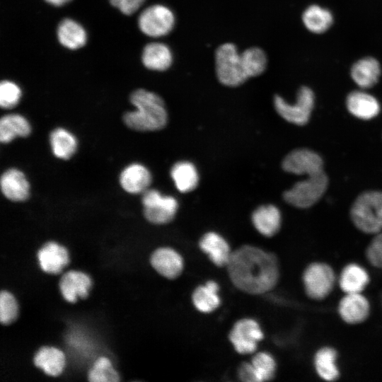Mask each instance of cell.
Segmentation results:
<instances>
[{
	"label": "cell",
	"instance_id": "cell-1",
	"mask_svg": "<svg viewBox=\"0 0 382 382\" xmlns=\"http://www.w3.org/2000/svg\"><path fill=\"white\" fill-rule=\"evenodd\" d=\"M226 267L233 285L250 294L270 291L279 278L275 255L253 245H243L233 251Z\"/></svg>",
	"mask_w": 382,
	"mask_h": 382
},
{
	"label": "cell",
	"instance_id": "cell-2",
	"mask_svg": "<svg viewBox=\"0 0 382 382\" xmlns=\"http://www.w3.org/2000/svg\"><path fill=\"white\" fill-rule=\"evenodd\" d=\"M130 101L136 108L123 116L125 125L139 132L157 131L163 129L168 122L165 103L157 94L137 89L130 96Z\"/></svg>",
	"mask_w": 382,
	"mask_h": 382
},
{
	"label": "cell",
	"instance_id": "cell-3",
	"mask_svg": "<svg viewBox=\"0 0 382 382\" xmlns=\"http://www.w3.org/2000/svg\"><path fill=\"white\" fill-rule=\"evenodd\" d=\"M355 227L366 234L382 231V191L371 190L360 194L350 210Z\"/></svg>",
	"mask_w": 382,
	"mask_h": 382
},
{
	"label": "cell",
	"instance_id": "cell-4",
	"mask_svg": "<svg viewBox=\"0 0 382 382\" xmlns=\"http://www.w3.org/2000/svg\"><path fill=\"white\" fill-rule=\"evenodd\" d=\"M301 280L308 298L320 301L331 294L337 284V276L330 264L313 261L303 270Z\"/></svg>",
	"mask_w": 382,
	"mask_h": 382
},
{
	"label": "cell",
	"instance_id": "cell-5",
	"mask_svg": "<svg viewBox=\"0 0 382 382\" xmlns=\"http://www.w3.org/2000/svg\"><path fill=\"white\" fill-rule=\"evenodd\" d=\"M328 185V178L324 171L308 176L306 180L296 183L285 191L284 200L300 209L314 205L324 195Z\"/></svg>",
	"mask_w": 382,
	"mask_h": 382
},
{
	"label": "cell",
	"instance_id": "cell-6",
	"mask_svg": "<svg viewBox=\"0 0 382 382\" xmlns=\"http://www.w3.org/2000/svg\"><path fill=\"white\" fill-rule=\"evenodd\" d=\"M315 99L313 90L304 86L299 89L295 103H289L276 95L274 105L277 112L286 121L296 125H304L310 119Z\"/></svg>",
	"mask_w": 382,
	"mask_h": 382
},
{
	"label": "cell",
	"instance_id": "cell-7",
	"mask_svg": "<svg viewBox=\"0 0 382 382\" xmlns=\"http://www.w3.org/2000/svg\"><path fill=\"white\" fill-rule=\"evenodd\" d=\"M216 70L219 81L227 86H237L248 78L244 72L241 54L234 45L225 43L216 52Z\"/></svg>",
	"mask_w": 382,
	"mask_h": 382
},
{
	"label": "cell",
	"instance_id": "cell-8",
	"mask_svg": "<svg viewBox=\"0 0 382 382\" xmlns=\"http://www.w3.org/2000/svg\"><path fill=\"white\" fill-rule=\"evenodd\" d=\"M141 202L145 218L154 224H165L171 221L178 208L175 197L164 196L154 189L143 192Z\"/></svg>",
	"mask_w": 382,
	"mask_h": 382
},
{
	"label": "cell",
	"instance_id": "cell-9",
	"mask_svg": "<svg viewBox=\"0 0 382 382\" xmlns=\"http://www.w3.org/2000/svg\"><path fill=\"white\" fill-rule=\"evenodd\" d=\"M138 25L145 35L158 37L169 33L175 25V16L168 7L156 4L144 9L139 15Z\"/></svg>",
	"mask_w": 382,
	"mask_h": 382
},
{
	"label": "cell",
	"instance_id": "cell-10",
	"mask_svg": "<svg viewBox=\"0 0 382 382\" xmlns=\"http://www.w3.org/2000/svg\"><path fill=\"white\" fill-rule=\"evenodd\" d=\"M263 337L259 323L251 318H243L236 322L228 335L233 348L241 354L253 353Z\"/></svg>",
	"mask_w": 382,
	"mask_h": 382
},
{
	"label": "cell",
	"instance_id": "cell-11",
	"mask_svg": "<svg viewBox=\"0 0 382 382\" xmlns=\"http://www.w3.org/2000/svg\"><path fill=\"white\" fill-rule=\"evenodd\" d=\"M337 311L345 324L357 325L368 320L371 306L363 293L345 294L337 303Z\"/></svg>",
	"mask_w": 382,
	"mask_h": 382
},
{
	"label": "cell",
	"instance_id": "cell-12",
	"mask_svg": "<svg viewBox=\"0 0 382 382\" xmlns=\"http://www.w3.org/2000/svg\"><path fill=\"white\" fill-rule=\"evenodd\" d=\"M282 168L288 173L307 176L324 171L320 156L308 149H295L288 154L283 159Z\"/></svg>",
	"mask_w": 382,
	"mask_h": 382
},
{
	"label": "cell",
	"instance_id": "cell-13",
	"mask_svg": "<svg viewBox=\"0 0 382 382\" xmlns=\"http://www.w3.org/2000/svg\"><path fill=\"white\" fill-rule=\"evenodd\" d=\"M339 353L330 345L318 347L313 356V369L318 378L326 382H334L341 376L338 364Z\"/></svg>",
	"mask_w": 382,
	"mask_h": 382
},
{
	"label": "cell",
	"instance_id": "cell-14",
	"mask_svg": "<svg viewBox=\"0 0 382 382\" xmlns=\"http://www.w3.org/2000/svg\"><path fill=\"white\" fill-rule=\"evenodd\" d=\"M382 67L380 62L372 56H366L356 60L349 70L350 78L359 88L367 90L374 87L380 80Z\"/></svg>",
	"mask_w": 382,
	"mask_h": 382
},
{
	"label": "cell",
	"instance_id": "cell-15",
	"mask_svg": "<svg viewBox=\"0 0 382 382\" xmlns=\"http://www.w3.org/2000/svg\"><path fill=\"white\" fill-rule=\"evenodd\" d=\"M345 104L350 114L361 120L373 119L381 111L378 99L364 89L351 91L346 97Z\"/></svg>",
	"mask_w": 382,
	"mask_h": 382
},
{
	"label": "cell",
	"instance_id": "cell-16",
	"mask_svg": "<svg viewBox=\"0 0 382 382\" xmlns=\"http://www.w3.org/2000/svg\"><path fill=\"white\" fill-rule=\"evenodd\" d=\"M370 282L366 268L354 262L345 265L337 277V284L344 294L363 293Z\"/></svg>",
	"mask_w": 382,
	"mask_h": 382
},
{
	"label": "cell",
	"instance_id": "cell-17",
	"mask_svg": "<svg viewBox=\"0 0 382 382\" xmlns=\"http://www.w3.org/2000/svg\"><path fill=\"white\" fill-rule=\"evenodd\" d=\"M150 262L159 274L170 279L177 278L184 267L181 255L168 247H162L154 250L150 257Z\"/></svg>",
	"mask_w": 382,
	"mask_h": 382
},
{
	"label": "cell",
	"instance_id": "cell-18",
	"mask_svg": "<svg viewBox=\"0 0 382 382\" xmlns=\"http://www.w3.org/2000/svg\"><path fill=\"white\" fill-rule=\"evenodd\" d=\"M1 190L8 199L23 202L30 196V184L25 174L17 168H9L1 177Z\"/></svg>",
	"mask_w": 382,
	"mask_h": 382
},
{
	"label": "cell",
	"instance_id": "cell-19",
	"mask_svg": "<svg viewBox=\"0 0 382 382\" xmlns=\"http://www.w3.org/2000/svg\"><path fill=\"white\" fill-rule=\"evenodd\" d=\"M59 286L64 299L68 302L74 303L79 297H87L91 279L82 272L71 270L63 274Z\"/></svg>",
	"mask_w": 382,
	"mask_h": 382
},
{
	"label": "cell",
	"instance_id": "cell-20",
	"mask_svg": "<svg viewBox=\"0 0 382 382\" xmlns=\"http://www.w3.org/2000/svg\"><path fill=\"white\" fill-rule=\"evenodd\" d=\"M301 21L305 28L312 34L321 35L334 24V15L327 7L318 4L308 6L302 13Z\"/></svg>",
	"mask_w": 382,
	"mask_h": 382
},
{
	"label": "cell",
	"instance_id": "cell-21",
	"mask_svg": "<svg viewBox=\"0 0 382 382\" xmlns=\"http://www.w3.org/2000/svg\"><path fill=\"white\" fill-rule=\"evenodd\" d=\"M152 180L150 171L140 163H132L126 166L120 175V183L122 189L131 194L143 193Z\"/></svg>",
	"mask_w": 382,
	"mask_h": 382
},
{
	"label": "cell",
	"instance_id": "cell-22",
	"mask_svg": "<svg viewBox=\"0 0 382 382\" xmlns=\"http://www.w3.org/2000/svg\"><path fill=\"white\" fill-rule=\"evenodd\" d=\"M199 248L218 267L226 266L232 252L228 242L216 232H208L199 242Z\"/></svg>",
	"mask_w": 382,
	"mask_h": 382
},
{
	"label": "cell",
	"instance_id": "cell-23",
	"mask_svg": "<svg viewBox=\"0 0 382 382\" xmlns=\"http://www.w3.org/2000/svg\"><path fill=\"white\" fill-rule=\"evenodd\" d=\"M41 269L50 274H58L69 262L67 250L54 241L44 244L37 252Z\"/></svg>",
	"mask_w": 382,
	"mask_h": 382
},
{
	"label": "cell",
	"instance_id": "cell-24",
	"mask_svg": "<svg viewBox=\"0 0 382 382\" xmlns=\"http://www.w3.org/2000/svg\"><path fill=\"white\" fill-rule=\"evenodd\" d=\"M252 222L256 230L266 237H272L279 231L282 224L280 211L272 204L262 205L252 214Z\"/></svg>",
	"mask_w": 382,
	"mask_h": 382
},
{
	"label": "cell",
	"instance_id": "cell-25",
	"mask_svg": "<svg viewBox=\"0 0 382 382\" xmlns=\"http://www.w3.org/2000/svg\"><path fill=\"white\" fill-rule=\"evenodd\" d=\"M219 291V286L214 280H209L204 284L198 286L192 295L195 308L204 313H209L216 310L221 303Z\"/></svg>",
	"mask_w": 382,
	"mask_h": 382
},
{
	"label": "cell",
	"instance_id": "cell-26",
	"mask_svg": "<svg viewBox=\"0 0 382 382\" xmlns=\"http://www.w3.org/2000/svg\"><path fill=\"white\" fill-rule=\"evenodd\" d=\"M141 59L146 68L155 71H164L171 65L173 55L166 45L151 42L144 48Z\"/></svg>",
	"mask_w": 382,
	"mask_h": 382
},
{
	"label": "cell",
	"instance_id": "cell-27",
	"mask_svg": "<svg viewBox=\"0 0 382 382\" xmlns=\"http://www.w3.org/2000/svg\"><path fill=\"white\" fill-rule=\"evenodd\" d=\"M35 365L52 376L59 375L65 365V357L59 349L53 347H42L33 358Z\"/></svg>",
	"mask_w": 382,
	"mask_h": 382
},
{
	"label": "cell",
	"instance_id": "cell-28",
	"mask_svg": "<svg viewBox=\"0 0 382 382\" xmlns=\"http://www.w3.org/2000/svg\"><path fill=\"white\" fill-rule=\"evenodd\" d=\"M31 132V126L28 120L18 114L4 115L0 120V141L11 142L17 137H26Z\"/></svg>",
	"mask_w": 382,
	"mask_h": 382
},
{
	"label": "cell",
	"instance_id": "cell-29",
	"mask_svg": "<svg viewBox=\"0 0 382 382\" xmlns=\"http://www.w3.org/2000/svg\"><path fill=\"white\" fill-rule=\"evenodd\" d=\"M57 37L61 45L70 50L83 47L87 39L84 28L71 19H64L57 28Z\"/></svg>",
	"mask_w": 382,
	"mask_h": 382
},
{
	"label": "cell",
	"instance_id": "cell-30",
	"mask_svg": "<svg viewBox=\"0 0 382 382\" xmlns=\"http://www.w3.org/2000/svg\"><path fill=\"white\" fill-rule=\"evenodd\" d=\"M53 154L58 158L69 159L76 151L78 142L75 136L64 128H56L50 135Z\"/></svg>",
	"mask_w": 382,
	"mask_h": 382
},
{
	"label": "cell",
	"instance_id": "cell-31",
	"mask_svg": "<svg viewBox=\"0 0 382 382\" xmlns=\"http://www.w3.org/2000/svg\"><path fill=\"white\" fill-rule=\"evenodd\" d=\"M170 175L177 189L188 192L196 188L199 175L195 166L189 161H179L173 165Z\"/></svg>",
	"mask_w": 382,
	"mask_h": 382
},
{
	"label": "cell",
	"instance_id": "cell-32",
	"mask_svg": "<svg viewBox=\"0 0 382 382\" xmlns=\"http://www.w3.org/2000/svg\"><path fill=\"white\" fill-rule=\"evenodd\" d=\"M241 62L247 78L261 74L267 65L265 53L260 48L252 47L241 54Z\"/></svg>",
	"mask_w": 382,
	"mask_h": 382
},
{
	"label": "cell",
	"instance_id": "cell-33",
	"mask_svg": "<svg viewBox=\"0 0 382 382\" xmlns=\"http://www.w3.org/2000/svg\"><path fill=\"white\" fill-rule=\"evenodd\" d=\"M251 364L258 382L270 381L275 376L277 362L271 354L266 352H259L254 355Z\"/></svg>",
	"mask_w": 382,
	"mask_h": 382
},
{
	"label": "cell",
	"instance_id": "cell-34",
	"mask_svg": "<svg viewBox=\"0 0 382 382\" xmlns=\"http://www.w3.org/2000/svg\"><path fill=\"white\" fill-rule=\"evenodd\" d=\"M88 379L91 382H117L120 380L117 372L113 369L110 360L99 357L90 369Z\"/></svg>",
	"mask_w": 382,
	"mask_h": 382
},
{
	"label": "cell",
	"instance_id": "cell-35",
	"mask_svg": "<svg viewBox=\"0 0 382 382\" xmlns=\"http://www.w3.org/2000/svg\"><path fill=\"white\" fill-rule=\"evenodd\" d=\"M20 87L13 81H2L0 84V105L5 109L15 107L21 98Z\"/></svg>",
	"mask_w": 382,
	"mask_h": 382
},
{
	"label": "cell",
	"instance_id": "cell-36",
	"mask_svg": "<svg viewBox=\"0 0 382 382\" xmlns=\"http://www.w3.org/2000/svg\"><path fill=\"white\" fill-rule=\"evenodd\" d=\"M18 315V305L14 296L7 291L0 294V321L4 325L12 323Z\"/></svg>",
	"mask_w": 382,
	"mask_h": 382
},
{
	"label": "cell",
	"instance_id": "cell-37",
	"mask_svg": "<svg viewBox=\"0 0 382 382\" xmlns=\"http://www.w3.org/2000/svg\"><path fill=\"white\" fill-rule=\"evenodd\" d=\"M365 257L370 265L382 270V231L374 235L366 248Z\"/></svg>",
	"mask_w": 382,
	"mask_h": 382
},
{
	"label": "cell",
	"instance_id": "cell-38",
	"mask_svg": "<svg viewBox=\"0 0 382 382\" xmlns=\"http://www.w3.org/2000/svg\"><path fill=\"white\" fill-rule=\"evenodd\" d=\"M145 0H110V3L126 15L134 13Z\"/></svg>",
	"mask_w": 382,
	"mask_h": 382
},
{
	"label": "cell",
	"instance_id": "cell-39",
	"mask_svg": "<svg viewBox=\"0 0 382 382\" xmlns=\"http://www.w3.org/2000/svg\"><path fill=\"white\" fill-rule=\"evenodd\" d=\"M238 376L244 382H258L251 362H243L238 366Z\"/></svg>",
	"mask_w": 382,
	"mask_h": 382
},
{
	"label": "cell",
	"instance_id": "cell-40",
	"mask_svg": "<svg viewBox=\"0 0 382 382\" xmlns=\"http://www.w3.org/2000/svg\"><path fill=\"white\" fill-rule=\"evenodd\" d=\"M47 3L54 5L55 6H59L65 4L70 0H45Z\"/></svg>",
	"mask_w": 382,
	"mask_h": 382
}]
</instances>
